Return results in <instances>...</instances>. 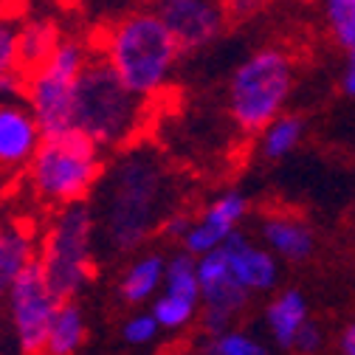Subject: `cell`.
<instances>
[{"label":"cell","mask_w":355,"mask_h":355,"mask_svg":"<svg viewBox=\"0 0 355 355\" xmlns=\"http://www.w3.org/2000/svg\"><path fill=\"white\" fill-rule=\"evenodd\" d=\"M169 195V172L158 153L136 144L121 147L102 189V226L110 248L119 254L139 248L164 223Z\"/></svg>","instance_id":"cell-1"},{"label":"cell","mask_w":355,"mask_h":355,"mask_svg":"<svg viewBox=\"0 0 355 355\" xmlns=\"http://www.w3.org/2000/svg\"><path fill=\"white\" fill-rule=\"evenodd\" d=\"M91 42L116 76L147 102H158L169 91L184 54L158 9H127L107 20Z\"/></svg>","instance_id":"cell-2"},{"label":"cell","mask_w":355,"mask_h":355,"mask_svg":"<svg viewBox=\"0 0 355 355\" xmlns=\"http://www.w3.org/2000/svg\"><path fill=\"white\" fill-rule=\"evenodd\" d=\"M153 102L141 99L116 76V71L94 51L79 73L73 96V130L99 150H121L136 144L147 127Z\"/></svg>","instance_id":"cell-3"},{"label":"cell","mask_w":355,"mask_h":355,"mask_svg":"<svg viewBox=\"0 0 355 355\" xmlns=\"http://www.w3.org/2000/svg\"><path fill=\"white\" fill-rule=\"evenodd\" d=\"M99 178L102 150L79 130H65L42 136L26 169V187L42 206L62 209L85 200L99 184Z\"/></svg>","instance_id":"cell-4"},{"label":"cell","mask_w":355,"mask_h":355,"mask_svg":"<svg viewBox=\"0 0 355 355\" xmlns=\"http://www.w3.org/2000/svg\"><path fill=\"white\" fill-rule=\"evenodd\" d=\"M293 87V57L268 46L245 57L229 82V113L243 132H262L285 107Z\"/></svg>","instance_id":"cell-5"},{"label":"cell","mask_w":355,"mask_h":355,"mask_svg":"<svg viewBox=\"0 0 355 355\" xmlns=\"http://www.w3.org/2000/svg\"><path fill=\"white\" fill-rule=\"evenodd\" d=\"M37 262L60 302L73 299L94 277V211L68 203L57 209L37 243Z\"/></svg>","instance_id":"cell-6"},{"label":"cell","mask_w":355,"mask_h":355,"mask_svg":"<svg viewBox=\"0 0 355 355\" xmlns=\"http://www.w3.org/2000/svg\"><path fill=\"white\" fill-rule=\"evenodd\" d=\"M91 57L94 42L79 37H62L51 60L23 76V99L28 102L42 136L73 130L76 82Z\"/></svg>","instance_id":"cell-7"},{"label":"cell","mask_w":355,"mask_h":355,"mask_svg":"<svg viewBox=\"0 0 355 355\" xmlns=\"http://www.w3.org/2000/svg\"><path fill=\"white\" fill-rule=\"evenodd\" d=\"M3 302L9 310L17 352L20 355H42V347H46V336H49L51 319L60 307V299L51 291L37 259L31 265H26L23 274L12 282Z\"/></svg>","instance_id":"cell-8"},{"label":"cell","mask_w":355,"mask_h":355,"mask_svg":"<svg viewBox=\"0 0 355 355\" xmlns=\"http://www.w3.org/2000/svg\"><path fill=\"white\" fill-rule=\"evenodd\" d=\"M42 130L23 96H0V192L26 175Z\"/></svg>","instance_id":"cell-9"},{"label":"cell","mask_w":355,"mask_h":355,"mask_svg":"<svg viewBox=\"0 0 355 355\" xmlns=\"http://www.w3.org/2000/svg\"><path fill=\"white\" fill-rule=\"evenodd\" d=\"M158 15L184 54L209 49L229 23L220 0H161Z\"/></svg>","instance_id":"cell-10"},{"label":"cell","mask_w":355,"mask_h":355,"mask_svg":"<svg viewBox=\"0 0 355 355\" xmlns=\"http://www.w3.org/2000/svg\"><path fill=\"white\" fill-rule=\"evenodd\" d=\"M198 282H200V299L209 310H223V313L234 316L245 307L248 291L237 282L220 248L198 257Z\"/></svg>","instance_id":"cell-11"},{"label":"cell","mask_w":355,"mask_h":355,"mask_svg":"<svg viewBox=\"0 0 355 355\" xmlns=\"http://www.w3.org/2000/svg\"><path fill=\"white\" fill-rule=\"evenodd\" d=\"M34 259H37V232H34V226L23 217L0 220V302L6 299L12 282Z\"/></svg>","instance_id":"cell-12"},{"label":"cell","mask_w":355,"mask_h":355,"mask_svg":"<svg viewBox=\"0 0 355 355\" xmlns=\"http://www.w3.org/2000/svg\"><path fill=\"white\" fill-rule=\"evenodd\" d=\"M220 251H223L232 274L237 277V282H240L245 291L274 288V282H277V265H274V259L265 254V251L254 248L243 234L232 232V234L223 240V245H220Z\"/></svg>","instance_id":"cell-13"},{"label":"cell","mask_w":355,"mask_h":355,"mask_svg":"<svg viewBox=\"0 0 355 355\" xmlns=\"http://www.w3.org/2000/svg\"><path fill=\"white\" fill-rule=\"evenodd\" d=\"M62 37L65 34L51 17H28L17 23V71L26 76L49 62Z\"/></svg>","instance_id":"cell-14"},{"label":"cell","mask_w":355,"mask_h":355,"mask_svg":"<svg viewBox=\"0 0 355 355\" xmlns=\"http://www.w3.org/2000/svg\"><path fill=\"white\" fill-rule=\"evenodd\" d=\"M82 341H85V316L73 299H65L60 302L57 313L51 319L42 355H76Z\"/></svg>","instance_id":"cell-15"},{"label":"cell","mask_w":355,"mask_h":355,"mask_svg":"<svg viewBox=\"0 0 355 355\" xmlns=\"http://www.w3.org/2000/svg\"><path fill=\"white\" fill-rule=\"evenodd\" d=\"M164 268H166V259L161 254H144L139 259H132L119 282L121 299L130 304L147 302L164 285Z\"/></svg>","instance_id":"cell-16"},{"label":"cell","mask_w":355,"mask_h":355,"mask_svg":"<svg viewBox=\"0 0 355 355\" xmlns=\"http://www.w3.org/2000/svg\"><path fill=\"white\" fill-rule=\"evenodd\" d=\"M262 234L271 243V248H277L288 259H304L313 248L310 232L293 217H268L262 223Z\"/></svg>","instance_id":"cell-17"},{"label":"cell","mask_w":355,"mask_h":355,"mask_svg":"<svg viewBox=\"0 0 355 355\" xmlns=\"http://www.w3.org/2000/svg\"><path fill=\"white\" fill-rule=\"evenodd\" d=\"M304 299L296 293V291H288L282 293L271 307H268V324L274 330V338L282 344V347H293V338L299 333V327L304 324Z\"/></svg>","instance_id":"cell-18"},{"label":"cell","mask_w":355,"mask_h":355,"mask_svg":"<svg viewBox=\"0 0 355 355\" xmlns=\"http://www.w3.org/2000/svg\"><path fill=\"white\" fill-rule=\"evenodd\" d=\"M164 291L172 296H184L198 302L200 299V282H198V259L184 251V254H175L166 268H164Z\"/></svg>","instance_id":"cell-19"},{"label":"cell","mask_w":355,"mask_h":355,"mask_svg":"<svg viewBox=\"0 0 355 355\" xmlns=\"http://www.w3.org/2000/svg\"><path fill=\"white\" fill-rule=\"evenodd\" d=\"M302 139V121L296 116H277L262 130V153L268 158H282Z\"/></svg>","instance_id":"cell-20"},{"label":"cell","mask_w":355,"mask_h":355,"mask_svg":"<svg viewBox=\"0 0 355 355\" xmlns=\"http://www.w3.org/2000/svg\"><path fill=\"white\" fill-rule=\"evenodd\" d=\"M198 313V302L184 299V296H172L164 291V296L155 299L153 304V316L164 330H181L187 327Z\"/></svg>","instance_id":"cell-21"},{"label":"cell","mask_w":355,"mask_h":355,"mask_svg":"<svg viewBox=\"0 0 355 355\" xmlns=\"http://www.w3.org/2000/svg\"><path fill=\"white\" fill-rule=\"evenodd\" d=\"M232 232H234V229H229V226H223V223H217V220H209V217L200 214V220H195L192 229L187 232V237H184L181 243H184V248H187L192 257H200V254H206V251H214V248L223 245V240H226Z\"/></svg>","instance_id":"cell-22"},{"label":"cell","mask_w":355,"mask_h":355,"mask_svg":"<svg viewBox=\"0 0 355 355\" xmlns=\"http://www.w3.org/2000/svg\"><path fill=\"white\" fill-rule=\"evenodd\" d=\"M324 17L333 40L349 46L355 40V0H324Z\"/></svg>","instance_id":"cell-23"},{"label":"cell","mask_w":355,"mask_h":355,"mask_svg":"<svg viewBox=\"0 0 355 355\" xmlns=\"http://www.w3.org/2000/svg\"><path fill=\"white\" fill-rule=\"evenodd\" d=\"M206 355H268L262 344H257L248 336L240 333H223V336H211V341L203 349Z\"/></svg>","instance_id":"cell-24"},{"label":"cell","mask_w":355,"mask_h":355,"mask_svg":"<svg viewBox=\"0 0 355 355\" xmlns=\"http://www.w3.org/2000/svg\"><path fill=\"white\" fill-rule=\"evenodd\" d=\"M243 214H245V198L237 195V192H229V195H223V198H217V200L203 211V217L217 220V223H223V226H229V229L237 226V220H240Z\"/></svg>","instance_id":"cell-25"},{"label":"cell","mask_w":355,"mask_h":355,"mask_svg":"<svg viewBox=\"0 0 355 355\" xmlns=\"http://www.w3.org/2000/svg\"><path fill=\"white\" fill-rule=\"evenodd\" d=\"M17 71V23L0 17V76Z\"/></svg>","instance_id":"cell-26"},{"label":"cell","mask_w":355,"mask_h":355,"mask_svg":"<svg viewBox=\"0 0 355 355\" xmlns=\"http://www.w3.org/2000/svg\"><path fill=\"white\" fill-rule=\"evenodd\" d=\"M158 330H161V324L155 322L153 313H136L124 324V338L130 344H150L158 336Z\"/></svg>","instance_id":"cell-27"},{"label":"cell","mask_w":355,"mask_h":355,"mask_svg":"<svg viewBox=\"0 0 355 355\" xmlns=\"http://www.w3.org/2000/svg\"><path fill=\"white\" fill-rule=\"evenodd\" d=\"M220 6H223L226 20L243 23V20L257 17L265 6H268V0H220Z\"/></svg>","instance_id":"cell-28"},{"label":"cell","mask_w":355,"mask_h":355,"mask_svg":"<svg viewBox=\"0 0 355 355\" xmlns=\"http://www.w3.org/2000/svg\"><path fill=\"white\" fill-rule=\"evenodd\" d=\"M192 223H195V220H192L189 214H181V211L166 214V217H164V223H161V234L169 237V240H178V243H181V240L187 237V232L192 229Z\"/></svg>","instance_id":"cell-29"},{"label":"cell","mask_w":355,"mask_h":355,"mask_svg":"<svg viewBox=\"0 0 355 355\" xmlns=\"http://www.w3.org/2000/svg\"><path fill=\"white\" fill-rule=\"evenodd\" d=\"M319 341H322L319 327L310 324V322L304 319V324L299 327V333H296V338H293V347H296L299 352H304V355H313V352L319 349Z\"/></svg>","instance_id":"cell-30"},{"label":"cell","mask_w":355,"mask_h":355,"mask_svg":"<svg viewBox=\"0 0 355 355\" xmlns=\"http://www.w3.org/2000/svg\"><path fill=\"white\" fill-rule=\"evenodd\" d=\"M232 319L234 316H229V313H223V310H203V330L209 333V336H223V333H229L232 330Z\"/></svg>","instance_id":"cell-31"},{"label":"cell","mask_w":355,"mask_h":355,"mask_svg":"<svg viewBox=\"0 0 355 355\" xmlns=\"http://www.w3.org/2000/svg\"><path fill=\"white\" fill-rule=\"evenodd\" d=\"M347 49H349V65H347V73H344V91L349 96H355V40Z\"/></svg>","instance_id":"cell-32"},{"label":"cell","mask_w":355,"mask_h":355,"mask_svg":"<svg viewBox=\"0 0 355 355\" xmlns=\"http://www.w3.org/2000/svg\"><path fill=\"white\" fill-rule=\"evenodd\" d=\"M341 352H344V355H355V324L347 327V333H344V338H341Z\"/></svg>","instance_id":"cell-33"},{"label":"cell","mask_w":355,"mask_h":355,"mask_svg":"<svg viewBox=\"0 0 355 355\" xmlns=\"http://www.w3.org/2000/svg\"><path fill=\"white\" fill-rule=\"evenodd\" d=\"M3 6H6V0H0V17H3Z\"/></svg>","instance_id":"cell-34"},{"label":"cell","mask_w":355,"mask_h":355,"mask_svg":"<svg viewBox=\"0 0 355 355\" xmlns=\"http://www.w3.org/2000/svg\"><path fill=\"white\" fill-rule=\"evenodd\" d=\"M153 3H161V0H153Z\"/></svg>","instance_id":"cell-35"},{"label":"cell","mask_w":355,"mask_h":355,"mask_svg":"<svg viewBox=\"0 0 355 355\" xmlns=\"http://www.w3.org/2000/svg\"><path fill=\"white\" fill-rule=\"evenodd\" d=\"M304 3H310V0H304Z\"/></svg>","instance_id":"cell-36"}]
</instances>
